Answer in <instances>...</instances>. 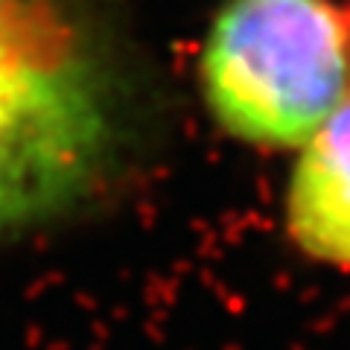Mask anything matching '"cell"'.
<instances>
[{
  "mask_svg": "<svg viewBox=\"0 0 350 350\" xmlns=\"http://www.w3.org/2000/svg\"><path fill=\"white\" fill-rule=\"evenodd\" d=\"M286 228L306 257L350 269V100L301 146L286 187Z\"/></svg>",
  "mask_w": 350,
  "mask_h": 350,
  "instance_id": "obj_3",
  "label": "cell"
},
{
  "mask_svg": "<svg viewBox=\"0 0 350 350\" xmlns=\"http://www.w3.org/2000/svg\"><path fill=\"white\" fill-rule=\"evenodd\" d=\"M144 129L120 0H0V245L105 199Z\"/></svg>",
  "mask_w": 350,
  "mask_h": 350,
  "instance_id": "obj_1",
  "label": "cell"
},
{
  "mask_svg": "<svg viewBox=\"0 0 350 350\" xmlns=\"http://www.w3.org/2000/svg\"><path fill=\"white\" fill-rule=\"evenodd\" d=\"M199 88L225 135L301 149L350 100V18L333 0H225L199 53Z\"/></svg>",
  "mask_w": 350,
  "mask_h": 350,
  "instance_id": "obj_2",
  "label": "cell"
}]
</instances>
